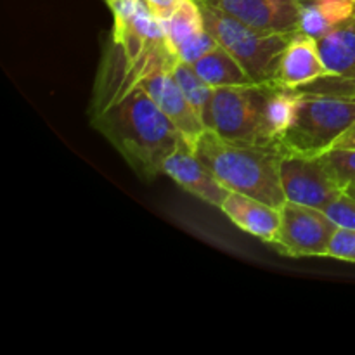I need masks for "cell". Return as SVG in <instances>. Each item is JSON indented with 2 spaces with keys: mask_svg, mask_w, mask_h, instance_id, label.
<instances>
[{
  "mask_svg": "<svg viewBox=\"0 0 355 355\" xmlns=\"http://www.w3.org/2000/svg\"><path fill=\"white\" fill-rule=\"evenodd\" d=\"M94 125L144 179L163 173L165 159L186 142L172 120L139 85L101 106Z\"/></svg>",
  "mask_w": 355,
  "mask_h": 355,
  "instance_id": "cell-1",
  "label": "cell"
},
{
  "mask_svg": "<svg viewBox=\"0 0 355 355\" xmlns=\"http://www.w3.org/2000/svg\"><path fill=\"white\" fill-rule=\"evenodd\" d=\"M194 151L225 189L257 198L277 208L286 203L281 184L284 153L279 146L229 141L207 128Z\"/></svg>",
  "mask_w": 355,
  "mask_h": 355,
  "instance_id": "cell-2",
  "label": "cell"
},
{
  "mask_svg": "<svg viewBox=\"0 0 355 355\" xmlns=\"http://www.w3.org/2000/svg\"><path fill=\"white\" fill-rule=\"evenodd\" d=\"M355 123V90L331 89L311 92L302 89L300 106L291 127L281 135L284 155L318 158Z\"/></svg>",
  "mask_w": 355,
  "mask_h": 355,
  "instance_id": "cell-3",
  "label": "cell"
},
{
  "mask_svg": "<svg viewBox=\"0 0 355 355\" xmlns=\"http://www.w3.org/2000/svg\"><path fill=\"white\" fill-rule=\"evenodd\" d=\"M274 82L218 87L205 110L207 128L229 141L279 146L267 116Z\"/></svg>",
  "mask_w": 355,
  "mask_h": 355,
  "instance_id": "cell-4",
  "label": "cell"
},
{
  "mask_svg": "<svg viewBox=\"0 0 355 355\" xmlns=\"http://www.w3.org/2000/svg\"><path fill=\"white\" fill-rule=\"evenodd\" d=\"M200 6L205 28L217 38L218 45L238 59L252 82H274L284 49L295 33L257 30L215 7L201 2Z\"/></svg>",
  "mask_w": 355,
  "mask_h": 355,
  "instance_id": "cell-5",
  "label": "cell"
},
{
  "mask_svg": "<svg viewBox=\"0 0 355 355\" xmlns=\"http://www.w3.org/2000/svg\"><path fill=\"white\" fill-rule=\"evenodd\" d=\"M336 231L338 225L319 208L286 201L281 207L279 231L270 246L293 259L328 257Z\"/></svg>",
  "mask_w": 355,
  "mask_h": 355,
  "instance_id": "cell-6",
  "label": "cell"
},
{
  "mask_svg": "<svg viewBox=\"0 0 355 355\" xmlns=\"http://www.w3.org/2000/svg\"><path fill=\"white\" fill-rule=\"evenodd\" d=\"M281 184L286 201L319 210H324L345 191L333 179L321 156L305 158L284 155L281 162Z\"/></svg>",
  "mask_w": 355,
  "mask_h": 355,
  "instance_id": "cell-7",
  "label": "cell"
},
{
  "mask_svg": "<svg viewBox=\"0 0 355 355\" xmlns=\"http://www.w3.org/2000/svg\"><path fill=\"white\" fill-rule=\"evenodd\" d=\"M139 87L146 90L159 106V110L172 120L177 130L180 132L186 144L194 149L196 142L207 130L203 116L193 107V104L186 99L180 87L177 85L170 69H159V71L151 73L141 80Z\"/></svg>",
  "mask_w": 355,
  "mask_h": 355,
  "instance_id": "cell-8",
  "label": "cell"
},
{
  "mask_svg": "<svg viewBox=\"0 0 355 355\" xmlns=\"http://www.w3.org/2000/svg\"><path fill=\"white\" fill-rule=\"evenodd\" d=\"M248 26L272 33H297L300 3L297 0H198Z\"/></svg>",
  "mask_w": 355,
  "mask_h": 355,
  "instance_id": "cell-9",
  "label": "cell"
},
{
  "mask_svg": "<svg viewBox=\"0 0 355 355\" xmlns=\"http://www.w3.org/2000/svg\"><path fill=\"white\" fill-rule=\"evenodd\" d=\"M163 173L179 184L184 191L200 198L211 207H220L227 194L225 189L210 168L205 165L193 148L186 142L179 146L163 163Z\"/></svg>",
  "mask_w": 355,
  "mask_h": 355,
  "instance_id": "cell-10",
  "label": "cell"
},
{
  "mask_svg": "<svg viewBox=\"0 0 355 355\" xmlns=\"http://www.w3.org/2000/svg\"><path fill=\"white\" fill-rule=\"evenodd\" d=\"M328 76L331 73L322 61L318 38L297 31L284 49L274 82L288 89H304Z\"/></svg>",
  "mask_w": 355,
  "mask_h": 355,
  "instance_id": "cell-11",
  "label": "cell"
},
{
  "mask_svg": "<svg viewBox=\"0 0 355 355\" xmlns=\"http://www.w3.org/2000/svg\"><path fill=\"white\" fill-rule=\"evenodd\" d=\"M218 208L241 231L262 239L267 245L276 239L281 225V208L232 191Z\"/></svg>",
  "mask_w": 355,
  "mask_h": 355,
  "instance_id": "cell-12",
  "label": "cell"
},
{
  "mask_svg": "<svg viewBox=\"0 0 355 355\" xmlns=\"http://www.w3.org/2000/svg\"><path fill=\"white\" fill-rule=\"evenodd\" d=\"M318 44L331 76L355 82V16L329 30Z\"/></svg>",
  "mask_w": 355,
  "mask_h": 355,
  "instance_id": "cell-13",
  "label": "cell"
},
{
  "mask_svg": "<svg viewBox=\"0 0 355 355\" xmlns=\"http://www.w3.org/2000/svg\"><path fill=\"white\" fill-rule=\"evenodd\" d=\"M355 16V0H312L300 6L298 31L321 38Z\"/></svg>",
  "mask_w": 355,
  "mask_h": 355,
  "instance_id": "cell-14",
  "label": "cell"
},
{
  "mask_svg": "<svg viewBox=\"0 0 355 355\" xmlns=\"http://www.w3.org/2000/svg\"><path fill=\"white\" fill-rule=\"evenodd\" d=\"M193 66L198 71V75H200L208 85L214 87V89L252 83V78H250L248 73L245 71V68L239 64L238 59H236L231 52L225 51L222 45H218L217 49H214V51L208 52L207 55L198 59Z\"/></svg>",
  "mask_w": 355,
  "mask_h": 355,
  "instance_id": "cell-15",
  "label": "cell"
},
{
  "mask_svg": "<svg viewBox=\"0 0 355 355\" xmlns=\"http://www.w3.org/2000/svg\"><path fill=\"white\" fill-rule=\"evenodd\" d=\"M162 23L165 28L166 42H168L170 49L175 52V55L184 44L207 30L198 0H180L175 10L168 17L162 19Z\"/></svg>",
  "mask_w": 355,
  "mask_h": 355,
  "instance_id": "cell-16",
  "label": "cell"
},
{
  "mask_svg": "<svg viewBox=\"0 0 355 355\" xmlns=\"http://www.w3.org/2000/svg\"><path fill=\"white\" fill-rule=\"evenodd\" d=\"M300 99L302 89H288V87H281L274 82L269 96V104H267V116H269V125L276 135L277 142L297 118Z\"/></svg>",
  "mask_w": 355,
  "mask_h": 355,
  "instance_id": "cell-17",
  "label": "cell"
},
{
  "mask_svg": "<svg viewBox=\"0 0 355 355\" xmlns=\"http://www.w3.org/2000/svg\"><path fill=\"white\" fill-rule=\"evenodd\" d=\"M172 75L175 78L177 85L180 87L186 99L193 104L194 110L203 116L205 110H207L208 103H210L211 96H214V87L208 85L198 71L194 69L193 64L189 62L179 61L172 69Z\"/></svg>",
  "mask_w": 355,
  "mask_h": 355,
  "instance_id": "cell-18",
  "label": "cell"
},
{
  "mask_svg": "<svg viewBox=\"0 0 355 355\" xmlns=\"http://www.w3.org/2000/svg\"><path fill=\"white\" fill-rule=\"evenodd\" d=\"M321 159L343 189L355 186V148H333Z\"/></svg>",
  "mask_w": 355,
  "mask_h": 355,
  "instance_id": "cell-19",
  "label": "cell"
},
{
  "mask_svg": "<svg viewBox=\"0 0 355 355\" xmlns=\"http://www.w3.org/2000/svg\"><path fill=\"white\" fill-rule=\"evenodd\" d=\"M322 211L338 225V229H355V198L347 191H343Z\"/></svg>",
  "mask_w": 355,
  "mask_h": 355,
  "instance_id": "cell-20",
  "label": "cell"
},
{
  "mask_svg": "<svg viewBox=\"0 0 355 355\" xmlns=\"http://www.w3.org/2000/svg\"><path fill=\"white\" fill-rule=\"evenodd\" d=\"M218 47V42L214 35L208 30L201 31L198 37H194L193 40H189L187 44H184L182 47L177 51V58L179 61L189 62V64H194L198 59H201L203 55H207L208 52H211L214 49Z\"/></svg>",
  "mask_w": 355,
  "mask_h": 355,
  "instance_id": "cell-21",
  "label": "cell"
},
{
  "mask_svg": "<svg viewBox=\"0 0 355 355\" xmlns=\"http://www.w3.org/2000/svg\"><path fill=\"white\" fill-rule=\"evenodd\" d=\"M329 259L355 263V229H338L328 250Z\"/></svg>",
  "mask_w": 355,
  "mask_h": 355,
  "instance_id": "cell-22",
  "label": "cell"
},
{
  "mask_svg": "<svg viewBox=\"0 0 355 355\" xmlns=\"http://www.w3.org/2000/svg\"><path fill=\"white\" fill-rule=\"evenodd\" d=\"M148 3L149 9L159 17V19H165L170 14L175 10V7L179 6L180 0H144Z\"/></svg>",
  "mask_w": 355,
  "mask_h": 355,
  "instance_id": "cell-23",
  "label": "cell"
},
{
  "mask_svg": "<svg viewBox=\"0 0 355 355\" xmlns=\"http://www.w3.org/2000/svg\"><path fill=\"white\" fill-rule=\"evenodd\" d=\"M333 148H355V123L335 142Z\"/></svg>",
  "mask_w": 355,
  "mask_h": 355,
  "instance_id": "cell-24",
  "label": "cell"
},
{
  "mask_svg": "<svg viewBox=\"0 0 355 355\" xmlns=\"http://www.w3.org/2000/svg\"><path fill=\"white\" fill-rule=\"evenodd\" d=\"M347 193H350V194H352V196L355 198V186H350V187H347Z\"/></svg>",
  "mask_w": 355,
  "mask_h": 355,
  "instance_id": "cell-25",
  "label": "cell"
},
{
  "mask_svg": "<svg viewBox=\"0 0 355 355\" xmlns=\"http://www.w3.org/2000/svg\"><path fill=\"white\" fill-rule=\"evenodd\" d=\"M297 2L302 6V3H309V2H312V0H297Z\"/></svg>",
  "mask_w": 355,
  "mask_h": 355,
  "instance_id": "cell-26",
  "label": "cell"
}]
</instances>
